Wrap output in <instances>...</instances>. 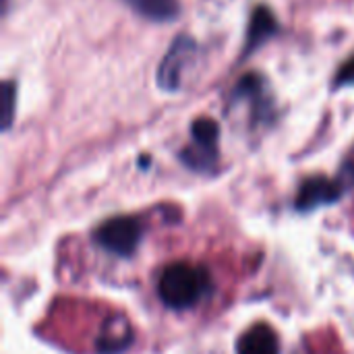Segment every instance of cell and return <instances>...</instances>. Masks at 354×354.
<instances>
[{
    "label": "cell",
    "instance_id": "10",
    "mask_svg": "<svg viewBox=\"0 0 354 354\" xmlns=\"http://www.w3.org/2000/svg\"><path fill=\"white\" fill-rule=\"evenodd\" d=\"M2 95H4V106H2V127L8 129L15 116V83L12 81H4L2 85Z\"/></svg>",
    "mask_w": 354,
    "mask_h": 354
},
{
    "label": "cell",
    "instance_id": "1",
    "mask_svg": "<svg viewBox=\"0 0 354 354\" xmlns=\"http://www.w3.org/2000/svg\"><path fill=\"white\" fill-rule=\"evenodd\" d=\"M209 276L205 270L195 268L191 263H170L158 282L160 299L170 309H187L193 307L203 295L209 290Z\"/></svg>",
    "mask_w": 354,
    "mask_h": 354
},
{
    "label": "cell",
    "instance_id": "6",
    "mask_svg": "<svg viewBox=\"0 0 354 354\" xmlns=\"http://www.w3.org/2000/svg\"><path fill=\"white\" fill-rule=\"evenodd\" d=\"M239 354H280L276 332L268 324H255L239 340Z\"/></svg>",
    "mask_w": 354,
    "mask_h": 354
},
{
    "label": "cell",
    "instance_id": "3",
    "mask_svg": "<svg viewBox=\"0 0 354 354\" xmlns=\"http://www.w3.org/2000/svg\"><path fill=\"white\" fill-rule=\"evenodd\" d=\"M197 41L191 35H178L158 66V85L166 91H176L183 85V73L197 54Z\"/></svg>",
    "mask_w": 354,
    "mask_h": 354
},
{
    "label": "cell",
    "instance_id": "4",
    "mask_svg": "<svg viewBox=\"0 0 354 354\" xmlns=\"http://www.w3.org/2000/svg\"><path fill=\"white\" fill-rule=\"evenodd\" d=\"M342 195V189L338 183L326 178V176H313L301 185L299 197H297V207L299 209H311L319 205H328L338 201Z\"/></svg>",
    "mask_w": 354,
    "mask_h": 354
},
{
    "label": "cell",
    "instance_id": "5",
    "mask_svg": "<svg viewBox=\"0 0 354 354\" xmlns=\"http://www.w3.org/2000/svg\"><path fill=\"white\" fill-rule=\"evenodd\" d=\"M278 21L274 12L268 6H257L251 15L249 27H247V39H245V56L253 54L257 48H261L268 39H272L278 33Z\"/></svg>",
    "mask_w": 354,
    "mask_h": 354
},
{
    "label": "cell",
    "instance_id": "7",
    "mask_svg": "<svg viewBox=\"0 0 354 354\" xmlns=\"http://www.w3.org/2000/svg\"><path fill=\"white\" fill-rule=\"evenodd\" d=\"M129 8H133L139 17L153 23H170L180 15L178 0H122Z\"/></svg>",
    "mask_w": 354,
    "mask_h": 354
},
{
    "label": "cell",
    "instance_id": "2",
    "mask_svg": "<svg viewBox=\"0 0 354 354\" xmlns=\"http://www.w3.org/2000/svg\"><path fill=\"white\" fill-rule=\"evenodd\" d=\"M143 234V226L137 218L133 216H118L112 218L108 222H104L97 232H95V241L100 243V247H104L106 251L120 255V257H129L135 253L139 241Z\"/></svg>",
    "mask_w": 354,
    "mask_h": 354
},
{
    "label": "cell",
    "instance_id": "8",
    "mask_svg": "<svg viewBox=\"0 0 354 354\" xmlns=\"http://www.w3.org/2000/svg\"><path fill=\"white\" fill-rule=\"evenodd\" d=\"M191 135H193V143L195 145H201V147H207V149H218V137H220V127L216 120L203 116V118H197L191 127Z\"/></svg>",
    "mask_w": 354,
    "mask_h": 354
},
{
    "label": "cell",
    "instance_id": "9",
    "mask_svg": "<svg viewBox=\"0 0 354 354\" xmlns=\"http://www.w3.org/2000/svg\"><path fill=\"white\" fill-rule=\"evenodd\" d=\"M180 158L187 162V166H191L193 170H212L216 160H218V149H207L201 145H191L187 147Z\"/></svg>",
    "mask_w": 354,
    "mask_h": 354
},
{
    "label": "cell",
    "instance_id": "11",
    "mask_svg": "<svg viewBox=\"0 0 354 354\" xmlns=\"http://www.w3.org/2000/svg\"><path fill=\"white\" fill-rule=\"evenodd\" d=\"M346 85H354V56L351 60H346L338 73H336V79H334V87H346Z\"/></svg>",
    "mask_w": 354,
    "mask_h": 354
}]
</instances>
